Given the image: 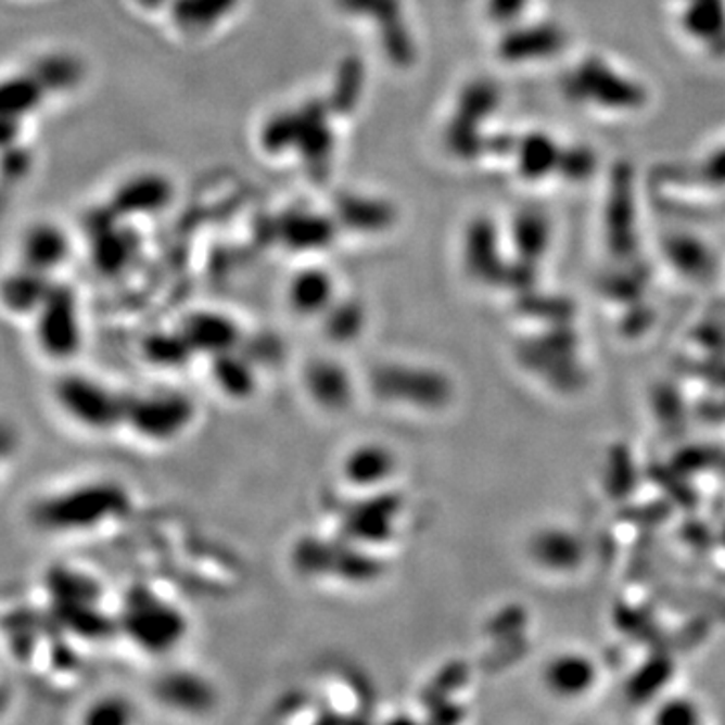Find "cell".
Returning a JSON list of instances; mask_svg holds the SVG:
<instances>
[{"mask_svg": "<svg viewBox=\"0 0 725 725\" xmlns=\"http://www.w3.org/2000/svg\"><path fill=\"white\" fill-rule=\"evenodd\" d=\"M129 494L110 480L84 482L71 488L56 489L30 508V522L47 534H84L124 517Z\"/></svg>", "mask_w": 725, "mask_h": 725, "instance_id": "obj_1", "label": "cell"}, {"mask_svg": "<svg viewBox=\"0 0 725 725\" xmlns=\"http://www.w3.org/2000/svg\"><path fill=\"white\" fill-rule=\"evenodd\" d=\"M53 395L63 416L87 432H112L126 421V397L96 377L67 373L56 381Z\"/></svg>", "mask_w": 725, "mask_h": 725, "instance_id": "obj_2", "label": "cell"}, {"mask_svg": "<svg viewBox=\"0 0 725 725\" xmlns=\"http://www.w3.org/2000/svg\"><path fill=\"white\" fill-rule=\"evenodd\" d=\"M122 628L127 637L148 653H168L188 633L186 616L150 590H138L127 597Z\"/></svg>", "mask_w": 725, "mask_h": 725, "instance_id": "obj_3", "label": "cell"}, {"mask_svg": "<svg viewBox=\"0 0 725 725\" xmlns=\"http://www.w3.org/2000/svg\"><path fill=\"white\" fill-rule=\"evenodd\" d=\"M195 405L180 391H152L127 399L126 421L141 440L168 444L181 437L194 423Z\"/></svg>", "mask_w": 725, "mask_h": 725, "instance_id": "obj_4", "label": "cell"}, {"mask_svg": "<svg viewBox=\"0 0 725 725\" xmlns=\"http://www.w3.org/2000/svg\"><path fill=\"white\" fill-rule=\"evenodd\" d=\"M35 336L44 357L69 361L84 343L81 308L67 291H51L35 315Z\"/></svg>", "mask_w": 725, "mask_h": 725, "instance_id": "obj_5", "label": "cell"}, {"mask_svg": "<svg viewBox=\"0 0 725 725\" xmlns=\"http://www.w3.org/2000/svg\"><path fill=\"white\" fill-rule=\"evenodd\" d=\"M180 333L190 349L209 357L237 351L238 339L242 335L234 319L216 310L192 313L181 325Z\"/></svg>", "mask_w": 725, "mask_h": 725, "instance_id": "obj_6", "label": "cell"}, {"mask_svg": "<svg viewBox=\"0 0 725 725\" xmlns=\"http://www.w3.org/2000/svg\"><path fill=\"white\" fill-rule=\"evenodd\" d=\"M157 696L169 708L190 715L208 713L216 701V691L208 679L188 671H176L162 677L157 685Z\"/></svg>", "mask_w": 725, "mask_h": 725, "instance_id": "obj_7", "label": "cell"}, {"mask_svg": "<svg viewBox=\"0 0 725 725\" xmlns=\"http://www.w3.org/2000/svg\"><path fill=\"white\" fill-rule=\"evenodd\" d=\"M546 689L560 699L583 698L597 682V670L583 656H558L548 661L543 673Z\"/></svg>", "mask_w": 725, "mask_h": 725, "instance_id": "obj_8", "label": "cell"}, {"mask_svg": "<svg viewBox=\"0 0 725 725\" xmlns=\"http://www.w3.org/2000/svg\"><path fill=\"white\" fill-rule=\"evenodd\" d=\"M305 385L313 402L329 411L345 409L353 397L349 373L335 361L321 359L310 362L305 373Z\"/></svg>", "mask_w": 725, "mask_h": 725, "instance_id": "obj_9", "label": "cell"}, {"mask_svg": "<svg viewBox=\"0 0 725 725\" xmlns=\"http://www.w3.org/2000/svg\"><path fill=\"white\" fill-rule=\"evenodd\" d=\"M395 474V458L387 447L367 444L355 447L343 461V475L351 486L376 488Z\"/></svg>", "mask_w": 725, "mask_h": 725, "instance_id": "obj_10", "label": "cell"}, {"mask_svg": "<svg viewBox=\"0 0 725 725\" xmlns=\"http://www.w3.org/2000/svg\"><path fill=\"white\" fill-rule=\"evenodd\" d=\"M291 307L301 317H325L333 307V287L325 277H303L291 289Z\"/></svg>", "mask_w": 725, "mask_h": 725, "instance_id": "obj_11", "label": "cell"}, {"mask_svg": "<svg viewBox=\"0 0 725 725\" xmlns=\"http://www.w3.org/2000/svg\"><path fill=\"white\" fill-rule=\"evenodd\" d=\"M214 379L232 397H246L256 385L251 365L244 357H238L237 351L214 357Z\"/></svg>", "mask_w": 725, "mask_h": 725, "instance_id": "obj_12", "label": "cell"}, {"mask_svg": "<svg viewBox=\"0 0 725 725\" xmlns=\"http://www.w3.org/2000/svg\"><path fill=\"white\" fill-rule=\"evenodd\" d=\"M136 710L129 699L117 694L93 699L84 713L79 725H133Z\"/></svg>", "mask_w": 725, "mask_h": 725, "instance_id": "obj_13", "label": "cell"}, {"mask_svg": "<svg viewBox=\"0 0 725 725\" xmlns=\"http://www.w3.org/2000/svg\"><path fill=\"white\" fill-rule=\"evenodd\" d=\"M51 289L42 291L41 282L37 279L27 280V282H9L4 291L0 294V301L4 308L13 315L25 317V315H37V310L42 307Z\"/></svg>", "mask_w": 725, "mask_h": 725, "instance_id": "obj_14", "label": "cell"}, {"mask_svg": "<svg viewBox=\"0 0 725 725\" xmlns=\"http://www.w3.org/2000/svg\"><path fill=\"white\" fill-rule=\"evenodd\" d=\"M194 351L186 343L180 331L176 335H155L145 341V357L162 367H180Z\"/></svg>", "mask_w": 725, "mask_h": 725, "instance_id": "obj_15", "label": "cell"}, {"mask_svg": "<svg viewBox=\"0 0 725 725\" xmlns=\"http://www.w3.org/2000/svg\"><path fill=\"white\" fill-rule=\"evenodd\" d=\"M653 725H701V713L691 699L671 698L657 708Z\"/></svg>", "mask_w": 725, "mask_h": 725, "instance_id": "obj_16", "label": "cell"}, {"mask_svg": "<svg viewBox=\"0 0 725 725\" xmlns=\"http://www.w3.org/2000/svg\"><path fill=\"white\" fill-rule=\"evenodd\" d=\"M16 451V435L13 428L0 421V468L11 460Z\"/></svg>", "mask_w": 725, "mask_h": 725, "instance_id": "obj_17", "label": "cell"}, {"mask_svg": "<svg viewBox=\"0 0 725 725\" xmlns=\"http://www.w3.org/2000/svg\"><path fill=\"white\" fill-rule=\"evenodd\" d=\"M385 725H423L419 724L418 720H414L411 715H407V713H399V715H393L391 720H387L385 722Z\"/></svg>", "mask_w": 725, "mask_h": 725, "instance_id": "obj_18", "label": "cell"}]
</instances>
